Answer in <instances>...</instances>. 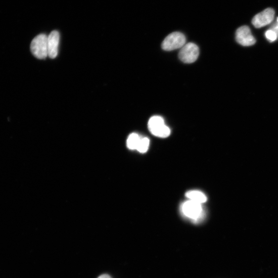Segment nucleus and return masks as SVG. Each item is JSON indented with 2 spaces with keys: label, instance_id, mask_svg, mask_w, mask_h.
I'll use <instances>...</instances> for the list:
<instances>
[{
  "label": "nucleus",
  "instance_id": "3",
  "mask_svg": "<svg viewBox=\"0 0 278 278\" xmlns=\"http://www.w3.org/2000/svg\"><path fill=\"white\" fill-rule=\"evenodd\" d=\"M186 43V38L182 33L176 32L169 35L162 44L164 50L170 51L183 47Z\"/></svg>",
  "mask_w": 278,
  "mask_h": 278
},
{
  "label": "nucleus",
  "instance_id": "6",
  "mask_svg": "<svg viewBox=\"0 0 278 278\" xmlns=\"http://www.w3.org/2000/svg\"><path fill=\"white\" fill-rule=\"evenodd\" d=\"M236 41L240 45L244 46H253L256 41L252 36L250 29L247 26L238 28L236 32Z\"/></svg>",
  "mask_w": 278,
  "mask_h": 278
},
{
  "label": "nucleus",
  "instance_id": "14",
  "mask_svg": "<svg viewBox=\"0 0 278 278\" xmlns=\"http://www.w3.org/2000/svg\"><path fill=\"white\" fill-rule=\"evenodd\" d=\"M277 21H278L277 26L278 27V19H277Z\"/></svg>",
  "mask_w": 278,
  "mask_h": 278
},
{
  "label": "nucleus",
  "instance_id": "13",
  "mask_svg": "<svg viewBox=\"0 0 278 278\" xmlns=\"http://www.w3.org/2000/svg\"><path fill=\"white\" fill-rule=\"evenodd\" d=\"M98 278H111V277L108 275L104 274L100 276Z\"/></svg>",
  "mask_w": 278,
  "mask_h": 278
},
{
  "label": "nucleus",
  "instance_id": "11",
  "mask_svg": "<svg viewBox=\"0 0 278 278\" xmlns=\"http://www.w3.org/2000/svg\"><path fill=\"white\" fill-rule=\"evenodd\" d=\"M149 142L150 141L148 138L142 137L137 150L141 153H146L148 149Z\"/></svg>",
  "mask_w": 278,
  "mask_h": 278
},
{
  "label": "nucleus",
  "instance_id": "5",
  "mask_svg": "<svg viewBox=\"0 0 278 278\" xmlns=\"http://www.w3.org/2000/svg\"><path fill=\"white\" fill-rule=\"evenodd\" d=\"M182 209L184 216L194 221L200 219L203 213L201 204L190 200L185 202Z\"/></svg>",
  "mask_w": 278,
  "mask_h": 278
},
{
  "label": "nucleus",
  "instance_id": "1",
  "mask_svg": "<svg viewBox=\"0 0 278 278\" xmlns=\"http://www.w3.org/2000/svg\"><path fill=\"white\" fill-rule=\"evenodd\" d=\"M148 128L151 134L157 137L167 138L171 134V130L164 123L163 118L158 116L150 118Z\"/></svg>",
  "mask_w": 278,
  "mask_h": 278
},
{
  "label": "nucleus",
  "instance_id": "2",
  "mask_svg": "<svg viewBox=\"0 0 278 278\" xmlns=\"http://www.w3.org/2000/svg\"><path fill=\"white\" fill-rule=\"evenodd\" d=\"M31 50L37 58L43 59L48 56L47 36L42 34L34 38L31 43Z\"/></svg>",
  "mask_w": 278,
  "mask_h": 278
},
{
  "label": "nucleus",
  "instance_id": "4",
  "mask_svg": "<svg viewBox=\"0 0 278 278\" xmlns=\"http://www.w3.org/2000/svg\"><path fill=\"white\" fill-rule=\"evenodd\" d=\"M199 49L195 44L189 43L181 48L179 53L180 59L185 64H191L198 58Z\"/></svg>",
  "mask_w": 278,
  "mask_h": 278
},
{
  "label": "nucleus",
  "instance_id": "7",
  "mask_svg": "<svg viewBox=\"0 0 278 278\" xmlns=\"http://www.w3.org/2000/svg\"><path fill=\"white\" fill-rule=\"evenodd\" d=\"M274 10L269 8L256 15L252 19V23L256 28H261L271 23L274 19Z\"/></svg>",
  "mask_w": 278,
  "mask_h": 278
},
{
  "label": "nucleus",
  "instance_id": "12",
  "mask_svg": "<svg viewBox=\"0 0 278 278\" xmlns=\"http://www.w3.org/2000/svg\"><path fill=\"white\" fill-rule=\"evenodd\" d=\"M267 39L271 42L275 41L277 39V34L273 30H269L265 33Z\"/></svg>",
  "mask_w": 278,
  "mask_h": 278
},
{
  "label": "nucleus",
  "instance_id": "9",
  "mask_svg": "<svg viewBox=\"0 0 278 278\" xmlns=\"http://www.w3.org/2000/svg\"><path fill=\"white\" fill-rule=\"evenodd\" d=\"M185 196L190 200L200 204H204L207 200L204 193L199 191L193 190L187 192Z\"/></svg>",
  "mask_w": 278,
  "mask_h": 278
},
{
  "label": "nucleus",
  "instance_id": "8",
  "mask_svg": "<svg viewBox=\"0 0 278 278\" xmlns=\"http://www.w3.org/2000/svg\"><path fill=\"white\" fill-rule=\"evenodd\" d=\"M59 38V34L56 31H53L47 36L48 56L50 58L54 59L58 55Z\"/></svg>",
  "mask_w": 278,
  "mask_h": 278
},
{
  "label": "nucleus",
  "instance_id": "10",
  "mask_svg": "<svg viewBox=\"0 0 278 278\" xmlns=\"http://www.w3.org/2000/svg\"><path fill=\"white\" fill-rule=\"evenodd\" d=\"M141 138L142 137L136 133L131 134L127 140L128 147L131 149H137Z\"/></svg>",
  "mask_w": 278,
  "mask_h": 278
}]
</instances>
